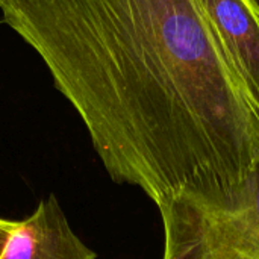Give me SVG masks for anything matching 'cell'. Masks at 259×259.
Segmentation results:
<instances>
[{
	"instance_id": "cell-5",
	"label": "cell",
	"mask_w": 259,
	"mask_h": 259,
	"mask_svg": "<svg viewBox=\"0 0 259 259\" xmlns=\"http://www.w3.org/2000/svg\"><path fill=\"white\" fill-rule=\"evenodd\" d=\"M17 226H18L17 220H8V219L0 217V256L5 252V247H6L9 238L12 237V234L15 232Z\"/></svg>"
},
{
	"instance_id": "cell-3",
	"label": "cell",
	"mask_w": 259,
	"mask_h": 259,
	"mask_svg": "<svg viewBox=\"0 0 259 259\" xmlns=\"http://www.w3.org/2000/svg\"><path fill=\"white\" fill-rule=\"evenodd\" d=\"M71 229L58 202L50 194L18 226L0 259H96Z\"/></svg>"
},
{
	"instance_id": "cell-2",
	"label": "cell",
	"mask_w": 259,
	"mask_h": 259,
	"mask_svg": "<svg viewBox=\"0 0 259 259\" xmlns=\"http://www.w3.org/2000/svg\"><path fill=\"white\" fill-rule=\"evenodd\" d=\"M158 209L164 228L162 259H259V164L231 206L181 196Z\"/></svg>"
},
{
	"instance_id": "cell-1",
	"label": "cell",
	"mask_w": 259,
	"mask_h": 259,
	"mask_svg": "<svg viewBox=\"0 0 259 259\" xmlns=\"http://www.w3.org/2000/svg\"><path fill=\"white\" fill-rule=\"evenodd\" d=\"M109 178L161 205L231 206L259 164V100L194 0H0Z\"/></svg>"
},
{
	"instance_id": "cell-6",
	"label": "cell",
	"mask_w": 259,
	"mask_h": 259,
	"mask_svg": "<svg viewBox=\"0 0 259 259\" xmlns=\"http://www.w3.org/2000/svg\"><path fill=\"white\" fill-rule=\"evenodd\" d=\"M253 2H255V3H258V5H259V0H253Z\"/></svg>"
},
{
	"instance_id": "cell-4",
	"label": "cell",
	"mask_w": 259,
	"mask_h": 259,
	"mask_svg": "<svg viewBox=\"0 0 259 259\" xmlns=\"http://www.w3.org/2000/svg\"><path fill=\"white\" fill-rule=\"evenodd\" d=\"M194 2L259 100V5L253 0Z\"/></svg>"
}]
</instances>
